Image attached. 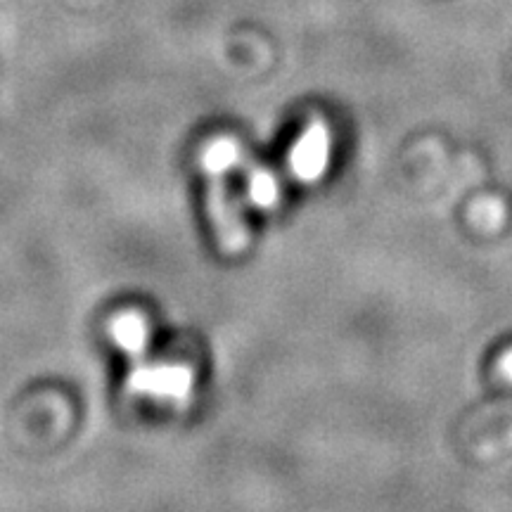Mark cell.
I'll list each match as a JSON object with an SVG mask.
<instances>
[{
    "label": "cell",
    "mask_w": 512,
    "mask_h": 512,
    "mask_svg": "<svg viewBox=\"0 0 512 512\" xmlns=\"http://www.w3.org/2000/svg\"><path fill=\"white\" fill-rule=\"evenodd\" d=\"M192 370L181 363H140L128 375V392L155 401H185L192 394Z\"/></svg>",
    "instance_id": "obj_1"
},
{
    "label": "cell",
    "mask_w": 512,
    "mask_h": 512,
    "mask_svg": "<svg viewBox=\"0 0 512 512\" xmlns=\"http://www.w3.org/2000/svg\"><path fill=\"white\" fill-rule=\"evenodd\" d=\"M207 214L214 226L219 245L226 254H240L245 252L249 233L245 221H242L238 204H235L233 195H230L228 185L223 183V176L209 178L207 190Z\"/></svg>",
    "instance_id": "obj_2"
},
{
    "label": "cell",
    "mask_w": 512,
    "mask_h": 512,
    "mask_svg": "<svg viewBox=\"0 0 512 512\" xmlns=\"http://www.w3.org/2000/svg\"><path fill=\"white\" fill-rule=\"evenodd\" d=\"M330 150L332 143L328 126L323 121H313L290 150L292 174L304 183L318 181L330 164Z\"/></svg>",
    "instance_id": "obj_3"
},
{
    "label": "cell",
    "mask_w": 512,
    "mask_h": 512,
    "mask_svg": "<svg viewBox=\"0 0 512 512\" xmlns=\"http://www.w3.org/2000/svg\"><path fill=\"white\" fill-rule=\"evenodd\" d=\"M110 337L128 356H140L147 347V323L143 316L128 311L119 313L110 323Z\"/></svg>",
    "instance_id": "obj_4"
},
{
    "label": "cell",
    "mask_w": 512,
    "mask_h": 512,
    "mask_svg": "<svg viewBox=\"0 0 512 512\" xmlns=\"http://www.w3.org/2000/svg\"><path fill=\"white\" fill-rule=\"evenodd\" d=\"M240 162V145L235 143L233 138H216L204 147L202 157H200V166L207 178H216L230 174Z\"/></svg>",
    "instance_id": "obj_5"
},
{
    "label": "cell",
    "mask_w": 512,
    "mask_h": 512,
    "mask_svg": "<svg viewBox=\"0 0 512 512\" xmlns=\"http://www.w3.org/2000/svg\"><path fill=\"white\" fill-rule=\"evenodd\" d=\"M247 197L254 207L271 209L280 197V185L268 169H252L247 176Z\"/></svg>",
    "instance_id": "obj_6"
},
{
    "label": "cell",
    "mask_w": 512,
    "mask_h": 512,
    "mask_svg": "<svg viewBox=\"0 0 512 512\" xmlns=\"http://www.w3.org/2000/svg\"><path fill=\"white\" fill-rule=\"evenodd\" d=\"M501 373L505 380L512 382V351H508V354L501 358Z\"/></svg>",
    "instance_id": "obj_7"
}]
</instances>
